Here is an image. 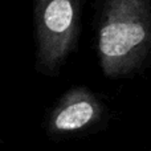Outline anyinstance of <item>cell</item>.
Instances as JSON below:
<instances>
[{"instance_id":"3957f363","label":"cell","mask_w":151,"mask_h":151,"mask_svg":"<svg viewBox=\"0 0 151 151\" xmlns=\"http://www.w3.org/2000/svg\"><path fill=\"white\" fill-rule=\"evenodd\" d=\"M109 121L110 107L102 96L77 85L68 89L47 111L44 129L53 141H66L102 130Z\"/></svg>"},{"instance_id":"277c9868","label":"cell","mask_w":151,"mask_h":151,"mask_svg":"<svg viewBox=\"0 0 151 151\" xmlns=\"http://www.w3.org/2000/svg\"><path fill=\"white\" fill-rule=\"evenodd\" d=\"M0 142H1V138H0Z\"/></svg>"},{"instance_id":"6da1fadb","label":"cell","mask_w":151,"mask_h":151,"mask_svg":"<svg viewBox=\"0 0 151 151\" xmlns=\"http://www.w3.org/2000/svg\"><path fill=\"white\" fill-rule=\"evenodd\" d=\"M96 49L110 80L143 70L151 63V0H98Z\"/></svg>"},{"instance_id":"7a4b0ae2","label":"cell","mask_w":151,"mask_h":151,"mask_svg":"<svg viewBox=\"0 0 151 151\" xmlns=\"http://www.w3.org/2000/svg\"><path fill=\"white\" fill-rule=\"evenodd\" d=\"M86 0H33L35 66L57 77L77 50Z\"/></svg>"},{"instance_id":"5b68a950","label":"cell","mask_w":151,"mask_h":151,"mask_svg":"<svg viewBox=\"0 0 151 151\" xmlns=\"http://www.w3.org/2000/svg\"><path fill=\"white\" fill-rule=\"evenodd\" d=\"M150 151H151V147H150Z\"/></svg>"}]
</instances>
